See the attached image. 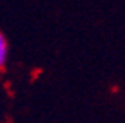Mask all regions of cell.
<instances>
[{"label":"cell","mask_w":125,"mask_h":123,"mask_svg":"<svg viewBox=\"0 0 125 123\" xmlns=\"http://www.w3.org/2000/svg\"><path fill=\"white\" fill-rule=\"evenodd\" d=\"M9 59V43L6 36L0 31V70H3Z\"/></svg>","instance_id":"cell-1"}]
</instances>
